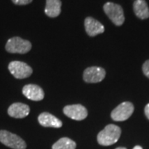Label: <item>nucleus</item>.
I'll use <instances>...</instances> for the list:
<instances>
[{
  "label": "nucleus",
  "instance_id": "nucleus-1",
  "mask_svg": "<svg viewBox=\"0 0 149 149\" xmlns=\"http://www.w3.org/2000/svg\"><path fill=\"white\" fill-rule=\"evenodd\" d=\"M121 135L120 128L114 124H109L97 136V141L102 146H110L116 143Z\"/></svg>",
  "mask_w": 149,
  "mask_h": 149
},
{
  "label": "nucleus",
  "instance_id": "nucleus-2",
  "mask_svg": "<svg viewBox=\"0 0 149 149\" xmlns=\"http://www.w3.org/2000/svg\"><path fill=\"white\" fill-rule=\"evenodd\" d=\"M5 49L8 52L12 54H26L31 51L32 44L27 40L14 37L8 40Z\"/></svg>",
  "mask_w": 149,
  "mask_h": 149
},
{
  "label": "nucleus",
  "instance_id": "nucleus-3",
  "mask_svg": "<svg viewBox=\"0 0 149 149\" xmlns=\"http://www.w3.org/2000/svg\"><path fill=\"white\" fill-rule=\"evenodd\" d=\"M103 8L113 24H115L116 26H121L123 24L125 17L121 6L114 3L108 2L104 5Z\"/></svg>",
  "mask_w": 149,
  "mask_h": 149
},
{
  "label": "nucleus",
  "instance_id": "nucleus-4",
  "mask_svg": "<svg viewBox=\"0 0 149 149\" xmlns=\"http://www.w3.org/2000/svg\"><path fill=\"white\" fill-rule=\"evenodd\" d=\"M0 143L13 149H26L27 148L23 139L6 130H0Z\"/></svg>",
  "mask_w": 149,
  "mask_h": 149
},
{
  "label": "nucleus",
  "instance_id": "nucleus-5",
  "mask_svg": "<svg viewBox=\"0 0 149 149\" xmlns=\"http://www.w3.org/2000/svg\"><path fill=\"white\" fill-rule=\"evenodd\" d=\"M8 70L16 79H25L29 77L32 74V69L27 63L14 61L8 65Z\"/></svg>",
  "mask_w": 149,
  "mask_h": 149
},
{
  "label": "nucleus",
  "instance_id": "nucleus-6",
  "mask_svg": "<svg viewBox=\"0 0 149 149\" xmlns=\"http://www.w3.org/2000/svg\"><path fill=\"white\" fill-rule=\"evenodd\" d=\"M133 111L134 107L131 102H123L112 111L111 118L113 121H125L131 117Z\"/></svg>",
  "mask_w": 149,
  "mask_h": 149
},
{
  "label": "nucleus",
  "instance_id": "nucleus-7",
  "mask_svg": "<svg viewBox=\"0 0 149 149\" xmlns=\"http://www.w3.org/2000/svg\"><path fill=\"white\" fill-rule=\"evenodd\" d=\"M105 74L104 69L98 66H91L85 70L83 79L86 83H99L104 79Z\"/></svg>",
  "mask_w": 149,
  "mask_h": 149
},
{
  "label": "nucleus",
  "instance_id": "nucleus-8",
  "mask_svg": "<svg viewBox=\"0 0 149 149\" xmlns=\"http://www.w3.org/2000/svg\"><path fill=\"white\" fill-rule=\"evenodd\" d=\"M63 112L67 117L76 121L83 120L88 115V111L86 108L81 104L66 105L63 109Z\"/></svg>",
  "mask_w": 149,
  "mask_h": 149
},
{
  "label": "nucleus",
  "instance_id": "nucleus-9",
  "mask_svg": "<svg viewBox=\"0 0 149 149\" xmlns=\"http://www.w3.org/2000/svg\"><path fill=\"white\" fill-rule=\"evenodd\" d=\"M22 94L28 100L32 101H40L44 99V91L43 90L37 85L29 84L26 85L22 88Z\"/></svg>",
  "mask_w": 149,
  "mask_h": 149
},
{
  "label": "nucleus",
  "instance_id": "nucleus-10",
  "mask_svg": "<svg viewBox=\"0 0 149 149\" xmlns=\"http://www.w3.org/2000/svg\"><path fill=\"white\" fill-rule=\"evenodd\" d=\"M85 28L86 33L90 37H95L104 32V25L91 17H88L85 19Z\"/></svg>",
  "mask_w": 149,
  "mask_h": 149
},
{
  "label": "nucleus",
  "instance_id": "nucleus-11",
  "mask_svg": "<svg viewBox=\"0 0 149 149\" xmlns=\"http://www.w3.org/2000/svg\"><path fill=\"white\" fill-rule=\"evenodd\" d=\"M29 113L30 108L27 104L23 103H14L11 104L8 109V115L15 118H23L27 117Z\"/></svg>",
  "mask_w": 149,
  "mask_h": 149
},
{
  "label": "nucleus",
  "instance_id": "nucleus-12",
  "mask_svg": "<svg viewBox=\"0 0 149 149\" xmlns=\"http://www.w3.org/2000/svg\"><path fill=\"white\" fill-rule=\"evenodd\" d=\"M39 123L45 128H59L62 127V122L50 113L44 112L38 116Z\"/></svg>",
  "mask_w": 149,
  "mask_h": 149
},
{
  "label": "nucleus",
  "instance_id": "nucleus-13",
  "mask_svg": "<svg viewBox=\"0 0 149 149\" xmlns=\"http://www.w3.org/2000/svg\"><path fill=\"white\" fill-rule=\"evenodd\" d=\"M133 11L135 15L140 19L149 17V8L145 0H135L133 3Z\"/></svg>",
  "mask_w": 149,
  "mask_h": 149
},
{
  "label": "nucleus",
  "instance_id": "nucleus-14",
  "mask_svg": "<svg viewBox=\"0 0 149 149\" xmlns=\"http://www.w3.org/2000/svg\"><path fill=\"white\" fill-rule=\"evenodd\" d=\"M61 11V0H47L45 13L50 17H58Z\"/></svg>",
  "mask_w": 149,
  "mask_h": 149
},
{
  "label": "nucleus",
  "instance_id": "nucleus-15",
  "mask_svg": "<svg viewBox=\"0 0 149 149\" xmlns=\"http://www.w3.org/2000/svg\"><path fill=\"white\" fill-rule=\"evenodd\" d=\"M76 143L69 138H62L52 145V149H75Z\"/></svg>",
  "mask_w": 149,
  "mask_h": 149
},
{
  "label": "nucleus",
  "instance_id": "nucleus-16",
  "mask_svg": "<svg viewBox=\"0 0 149 149\" xmlns=\"http://www.w3.org/2000/svg\"><path fill=\"white\" fill-rule=\"evenodd\" d=\"M12 1L16 5H27L32 2V0H12Z\"/></svg>",
  "mask_w": 149,
  "mask_h": 149
},
{
  "label": "nucleus",
  "instance_id": "nucleus-17",
  "mask_svg": "<svg viewBox=\"0 0 149 149\" xmlns=\"http://www.w3.org/2000/svg\"><path fill=\"white\" fill-rule=\"evenodd\" d=\"M143 71L144 74L148 78H149V60L145 61L144 64L143 65Z\"/></svg>",
  "mask_w": 149,
  "mask_h": 149
},
{
  "label": "nucleus",
  "instance_id": "nucleus-18",
  "mask_svg": "<svg viewBox=\"0 0 149 149\" xmlns=\"http://www.w3.org/2000/svg\"><path fill=\"white\" fill-rule=\"evenodd\" d=\"M144 112H145V114L147 118L149 119V104H148L146 107H145V109H144Z\"/></svg>",
  "mask_w": 149,
  "mask_h": 149
},
{
  "label": "nucleus",
  "instance_id": "nucleus-19",
  "mask_svg": "<svg viewBox=\"0 0 149 149\" xmlns=\"http://www.w3.org/2000/svg\"><path fill=\"white\" fill-rule=\"evenodd\" d=\"M133 149H143V148L141 147V146H135Z\"/></svg>",
  "mask_w": 149,
  "mask_h": 149
},
{
  "label": "nucleus",
  "instance_id": "nucleus-20",
  "mask_svg": "<svg viewBox=\"0 0 149 149\" xmlns=\"http://www.w3.org/2000/svg\"><path fill=\"white\" fill-rule=\"evenodd\" d=\"M116 149H127V148H122V147H120V148H117Z\"/></svg>",
  "mask_w": 149,
  "mask_h": 149
}]
</instances>
